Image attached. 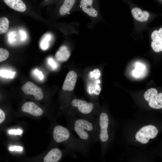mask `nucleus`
<instances>
[{"mask_svg": "<svg viewBox=\"0 0 162 162\" xmlns=\"http://www.w3.org/2000/svg\"><path fill=\"white\" fill-rule=\"evenodd\" d=\"M70 55V52L68 48L65 46H62L56 53L55 57L58 62H64L68 59Z\"/></svg>", "mask_w": 162, "mask_h": 162, "instance_id": "obj_14", "label": "nucleus"}, {"mask_svg": "<svg viewBox=\"0 0 162 162\" xmlns=\"http://www.w3.org/2000/svg\"><path fill=\"white\" fill-rule=\"evenodd\" d=\"M93 0H81L80 5L82 10L89 16L96 17L98 15L97 11L92 7Z\"/></svg>", "mask_w": 162, "mask_h": 162, "instance_id": "obj_11", "label": "nucleus"}, {"mask_svg": "<svg viewBox=\"0 0 162 162\" xmlns=\"http://www.w3.org/2000/svg\"><path fill=\"white\" fill-rule=\"evenodd\" d=\"M9 149L10 151H22L23 150V147L22 146H10L9 148Z\"/></svg>", "mask_w": 162, "mask_h": 162, "instance_id": "obj_22", "label": "nucleus"}, {"mask_svg": "<svg viewBox=\"0 0 162 162\" xmlns=\"http://www.w3.org/2000/svg\"><path fill=\"white\" fill-rule=\"evenodd\" d=\"M21 89L25 94L32 95L37 100H41L43 98L44 95L41 89L31 82L28 81L25 84Z\"/></svg>", "mask_w": 162, "mask_h": 162, "instance_id": "obj_6", "label": "nucleus"}, {"mask_svg": "<svg viewBox=\"0 0 162 162\" xmlns=\"http://www.w3.org/2000/svg\"><path fill=\"white\" fill-rule=\"evenodd\" d=\"M34 73L35 75L38 76L40 80H42L43 79L44 76L41 71H39L38 69H36L34 71Z\"/></svg>", "mask_w": 162, "mask_h": 162, "instance_id": "obj_23", "label": "nucleus"}, {"mask_svg": "<svg viewBox=\"0 0 162 162\" xmlns=\"http://www.w3.org/2000/svg\"><path fill=\"white\" fill-rule=\"evenodd\" d=\"M51 36L50 34H47L40 42V46L41 49L43 50L47 49L49 46L48 41L50 40Z\"/></svg>", "mask_w": 162, "mask_h": 162, "instance_id": "obj_18", "label": "nucleus"}, {"mask_svg": "<svg viewBox=\"0 0 162 162\" xmlns=\"http://www.w3.org/2000/svg\"><path fill=\"white\" fill-rule=\"evenodd\" d=\"M131 13L136 20L141 22L146 21L149 16L148 12L146 11H142L140 9L137 8L132 9Z\"/></svg>", "mask_w": 162, "mask_h": 162, "instance_id": "obj_13", "label": "nucleus"}, {"mask_svg": "<svg viewBox=\"0 0 162 162\" xmlns=\"http://www.w3.org/2000/svg\"><path fill=\"white\" fill-rule=\"evenodd\" d=\"M3 1L7 6L15 10L23 12L26 10V6L22 0H3Z\"/></svg>", "mask_w": 162, "mask_h": 162, "instance_id": "obj_12", "label": "nucleus"}, {"mask_svg": "<svg viewBox=\"0 0 162 162\" xmlns=\"http://www.w3.org/2000/svg\"><path fill=\"white\" fill-rule=\"evenodd\" d=\"M76 0H64L60 8L59 14L61 16H64L68 13L74 6Z\"/></svg>", "mask_w": 162, "mask_h": 162, "instance_id": "obj_15", "label": "nucleus"}, {"mask_svg": "<svg viewBox=\"0 0 162 162\" xmlns=\"http://www.w3.org/2000/svg\"><path fill=\"white\" fill-rule=\"evenodd\" d=\"M77 79V75L76 73L73 70L70 71L66 76L62 89L65 91H73L74 89Z\"/></svg>", "mask_w": 162, "mask_h": 162, "instance_id": "obj_9", "label": "nucleus"}, {"mask_svg": "<svg viewBox=\"0 0 162 162\" xmlns=\"http://www.w3.org/2000/svg\"><path fill=\"white\" fill-rule=\"evenodd\" d=\"M8 51L4 48H0V62H2L6 60L8 57Z\"/></svg>", "mask_w": 162, "mask_h": 162, "instance_id": "obj_20", "label": "nucleus"}, {"mask_svg": "<svg viewBox=\"0 0 162 162\" xmlns=\"http://www.w3.org/2000/svg\"><path fill=\"white\" fill-rule=\"evenodd\" d=\"M62 156V151L57 148H52L43 159L44 162H57L61 159Z\"/></svg>", "mask_w": 162, "mask_h": 162, "instance_id": "obj_10", "label": "nucleus"}, {"mask_svg": "<svg viewBox=\"0 0 162 162\" xmlns=\"http://www.w3.org/2000/svg\"><path fill=\"white\" fill-rule=\"evenodd\" d=\"M143 98L150 108L154 109L162 108V92L158 93L156 89L151 88L148 89L144 93Z\"/></svg>", "mask_w": 162, "mask_h": 162, "instance_id": "obj_5", "label": "nucleus"}, {"mask_svg": "<svg viewBox=\"0 0 162 162\" xmlns=\"http://www.w3.org/2000/svg\"><path fill=\"white\" fill-rule=\"evenodd\" d=\"M5 114L4 112L1 109H0V123H2L5 120Z\"/></svg>", "mask_w": 162, "mask_h": 162, "instance_id": "obj_24", "label": "nucleus"}, {"mask_svg": "<svg viewBox=\"0 0 162 162\" xmlns=\"http://www.w3.org/2000/svg\"><path fill=\"white\" fill-rule=\"evenodd\" d=\"M145 68L144 65L140 63H137L135 69L132 71L133 75L136 77H139L143 72Z\"/></svg>", "mask_w": 162, "mask_h": 162, "instance_id": "obj_17", "label": "nucleus"}, {"mask_svg": "<svg viewBox=\"0 0 162 162\" xmlns=\"http://www.w3.org/2000/svg\"><path fill=\"white\" fill-rule=\"evenodd\" d=\"M0 76L7 78H13L15 74V72L4 70H0Z\"/></svg>", "mask_w": 162, "mask_h": 162, "instance_id": "obj_19", "label": "nucleus"}, {"mask_svg": "<svg viewBox=\"0 0 162 162\" xmlns=\"http://www.w3.org/2000/svg\"><path fill=\"white\" fill-rule=\"evenodd\" d=\"M22 130L19 128L17 129H10L8 131V133L9 134L20 136L22 135Z\"/></svg>", "mask_w": 162, "mask_h": 162, "instance_id": "obj_21", "label": "nucleus"}, {"mask_svg": "<svg viewBox=\"0 0 162 162\" xmlns=\"http://www.w3.org/2000/svg\"><path fill=\"white\" fill-rule=\"evenodd\" d=\"M48 63L53 69L57 68V65L52 58H50L49 59Z\"/></svg>", "mask_w": 162, "mask_h": 162, "instance_id": "obj_25", "label": "nucleus"}, {"mask_svg": "<svg viewBox=\"0 0 162 162\" xmlns=\"http://www.w3.org/2000/svg\"><path fill=\"white\" fill-rule=\"evenodd\" d=\"M152 41L151 46L154 51L159 52L162 51V28L158 31L155 30L151 35Z\"/></svg>", "mask_w": 162, "mask_h": 162, "instance_id": "obj_8", "label": "nucleus"}, {"mask_svg": "<svg viewBox=\"0 0 162 162\" xmlns=\"http://www.w3.org/2000/svg\"><path fill=\"white\" fill-rule=\"evenodd\" d=\"M20 34H21L22 40H24L26 38L25 33L23 31H21L20 32Z\"/></svg>", "mask_w": 162, "mask_h": 162, "instance_id": "obj_27", "label": "nucleus"}, {"mask_svg": "<svg viewBox=\"0 0 162 162\" xmlns=\"http://www.w3.org/2000/svg\"><path fill=\"white\" fill-rule=\"evenodd\" d=\"M140 122L133 126L134 128L130 129L128 140L134 145L144 146L148 144L150 140L156 137L158 131L156 127L149 122V119Z\"/></svg>", "mask_w": 162, "mask_h": 162, "instance_id": "obj_3", "label": "nucleus"}, {"mask_svg": "<svg viewBox=\"0 0 162 162\" xmlns=\"http://www.w3.org/2000/svg\"><path fill=\"white\" fill-rule=\"evenodd\" d=\"M15 36V35L11 33L9 35V40L10 41L12 42L14 40H15L14 38V37Z\"/></svg>", "mask_w": 162, "mask_h": 162, "instance_id": "obj_26", "label": "nucleus"}, {"mask_svg": "<svg viewBox=\"0 0 162 162\" xmlns=\"http://www.w3.org/2000/svg\"><path fill=\"white\" fill-rule=\"evenodd\" d=\"M9 21L6 17H2L0 19V34H2L6 32L9 27Z\"/></svg>", "mask_w": 162, "mask_h": 162, "instance_id": "obj_16", "label": "nucleus"}, {"mask_svg": "<svg viewBox=\"0 0 162 162\" xmlns=\"http://www.w3.org/2000/svg\"><path fill=\"white\" fill-rule=\"evenodd\" d=\"M71 105L72 109L69 112L68 115L88 119H94L99 111L95 110L92 103L80 99L73 100Z\"/></svg>", "mask_w": 162, "mask_h": 162, "instance_id": "obj_4", "label": "nucleus"}, {"mask_svg": "<svg viewBox=\"0 0 162 162\" xmlns=\"http://www.w3.org/2000/svg\"><path fill=\"white\" fill-rule=\"evenodd\" d=\"M22 111L35 117H39L43 114V110L36 104L32 102H27L21 107Z\"/></svg>", "mask_w": 162, "mask_h": 162, "instance_id": "obj_7", "label": "nucleus"}, {"mask_svg": "<svg viewBox=\"0 0 162 162\" xmlns=\"http://www.w3.org/2000/svg\"><path fill=\"white\" fill-rule=\"evenodd\" d=\"M98 127V141L102 156H104L114 138L116 124L112 116L105 111H99L97 116Z\"/></svg>", "mask_w": 162, "mask_h": 162, "instance_id": "obj_2", "label": "nucleus"}, {"mask_svg": "<svg viewBox=\"0 0 162 162\" xmlns=\"http://www.w3.org/2000/svg\"><path fill=\"white\" fill-rule=\"evenodd\" d=\"M68 123L71 131L74 132L78 138L89 148L98 141V127L96 117L90 120L68 115Z\"/></svg>", "mask_w": 162, "mask_h": 162, "instance_id": "obj_1", "label": "nucleus"}]
</instances>
